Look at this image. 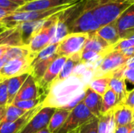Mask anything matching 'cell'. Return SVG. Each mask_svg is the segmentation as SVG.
Returning a JSON list of instances; mask_svg holds the SVG:
<instances>
[{
    "mask_svg": "<svg viewBox=\"0 0 134 133\" xmlns=\"http://www.w3.org/2000/svg\"><path fill=\"white\" fill-rule=\"evenodd\" d=\"M87 85L88 83L82 75L72 74L67 79L52 85L43 105L56 108L64 107L84 92Z\"/></svg>",
    "mask_w": 134,
    "mask_h": 133,
    "instance_id": "6da1fadb",
    "label": "cell"
},
{
    "mask_svg": "<svg viewBox=\"0 0 134 133\" xmlns=\"http://www.w3.org/2000/svg\"><path fill=\"white\" fill-rule=\"evenodd\" d=\"M134 0H95L93 14L100 27L115 22L130 6Z\"/></svg>",
    "mask_w": 134,
    "mask_h": 133,
    "instance_id": "7a4b0ae2",
    "label": "cell"
},
{
    "mask_svg": "<svg viewBox=\"0 0 134 133\" xmlns=\"http://www.w3.org/2000/svg\"><path fill=\"white\" fill-rule=\"evenodd\" d=\"M94 5L95 0H84L82 2L80 11L68 22L69 34H91L100 27L93 14Z\"/></svg>",
    "mask_w": 134,
    "mask_h": 133,
    "instance_id": "3957f363",
    "label": "cell"
},
{
    "mask_svg": "<svg viewBox=\"0 0 134 133\" xmlns=\"http://www.w3.org/2000/svg\"><path fill=\"white\" fill-rule=\"evenodd\" d=\"M61 13H56L46 19L41 28L31 39L27 47L32 60L40 51L51 44Z\"/></svg>",
    "mask_w": 134,
    "mask_h": 133,
    "instance_id": "277c9868",
    "label": "cell"
},
{
    "mask_svg": "<svg viewBox=\"0 0 134 133\" xmlns=\"http://www.w3.org/2000/svg\"><path fill=\"white\" fill-rule=\"evenodd\" d=\"M77 3H79V2H77ZM77 3L59 6V7L54 8L52 9H49V10L14 12L9 16H6L5 18L2 20L0 21V23L7 29L13 28L23 23L46 20L48 17H49L56 13H60V12H63V11L68 9V8L76 5Z\"/></svg>",
    "mask_w": 134,
    "mask_h": 133,
    "instance_id": "5b68a950",
    "label": "cell"
},
{
    "mask_svg": "<svg viewBox=\"0 0 134 133\" xmlns=\"http://www.w3.org/2000/svg\"><path fill=\"white\" fill-rule=\"evenodd\" d=\"M128 60L129 57L120 51H110L97 61V65L93 69V78L102 77L113 73L122 67Z\"/></svg>",
    "mask_w": 134,
    "mask_h": 133,
    "instance_id": "8992f818",
    "label": "cell"
},
{
    "mask_svg": "<svg viewBox=\"0 0 134 133\" xmlns=\"http://www.w3.org/2000/svg\"><path fill=\"white\" fill-rule=\"evenodd\" d=\"M96 118L82 101L70 113L68 118L56 133H73L79 127Z\"/></svg>",
    "mask_w": 134,
    "mask_h": 133,
    "instance_id": "52a82bcc",
    "label": "cell"
},
{
    "mask_svg": "<svg viewBox=\"0 0 134 133\" xmlns=\"http://www.w3.org/2000/svg\"><path fill=\"white\" fill-rule=\"evenodd\" d=\"M89 34L71 33L59 42L57 50L58 56L69 57L82 50Z\"/></svg>",
    "mask_w": 134,
    "mask_h": 133,
    "instance_id": "ba28073f",
    "label": "cell"
},
{
    "mask_svg": "<svg viewBox=\"0 0 134 133\" xmlns=\"http://www.w3.org/2000/svg\"><path fill=\"white\" fill-rule=\"evenodd\" d=\"M67 59L68 57L65 56H57L50 63L42 79L37 83L40 96H42L45 99L46 98L49 92L50 88L60 74Z\"/></svg>",
    "mask_w": 134,
    "mask_h": 133,
    "instance_id": "9c48e42d",
    "label": "cell"
},
{
    "mask_svg": "<svg viewBox=\"0 0 134 133\" xmlns=\"http://www.w3.org/2000/svg\"><path fill=\"white\" fill-rule=\"evenodd\" d=\"M56 110V107L43 105L19 133H36L47 128Z\"/></svg>",
    "mask_w": 134,
    "mask_h": 133,
    "instance_id": "30bf717a",
    "label": "cell"
},
{
    "mask_svg": "<svg viewBox=\"0 0 134 133\" xmlns=\"http://www.w3.org/2000/svg\"><path fill=\"white\" fill-rule=\"evenodd\" d=\"M32 58L31 56L14 58L6 62L0 69V78L2 81L21 75L30 70Z\"/></svg>",
    "mask_w": 134,
    "mask_h": 133,
    "instance_id": "8fae6325",
    "label": "cell"
},
{
    "mask_svg": "<svg viewBox=\"0 0 134 133\" xmlns=\"http://www.w3.org/2000/svg\"><path fill=\"white\" fill-rule=\"evenodd\" d=\"M82 0H32L20 6L16 12L49 10L59 6L75 4Z\"/></svg>",
    "mask_w": 134,
    "mask_h": 133,
    "instance_id": "7c38bea8",
    "label": "cell"
},
{
    "mask_svg": "<svg viewBox=\"0 0 134 133\" xmlns=\"http://www.w3.org/2000/svg\"><path fill=\"white\" fill-rule=\"evenodd\" d=\"M43 107V103L38 107L27 111L22 117L13 122L0 123V133H19L31 118Z\"/></svg>",
    "mask_w": 134,
    "mask_h": 133,
    "instance_id": "4fadbf2b",
    "label": "cell"
},
{
    "mask_svg": "<svg viewBox=\"0 0 134 133\" xmlns=\"http://www.w3.org/2000/svg\"><path fill=\"white\" fill-rule=\"evenodd\" d=\"M38 97H40V94L38 92L37 83L35 82L33 76L29 74L27 79L22 85L20 89L17 92L13 103L23 100H35Z\"/></svg>",
    "mask_w": 134,
    "mask_h": 133,
    "instance_id": "5bb4252c",
    "label": "cell"
},
{
    "mask_svg": "<svg viewBox=\"0 0 134 133\" xmlns=\"http://www.w3.org/2000/svg\"><path fill=\"white\" fill-rule=\"evenodd\" d=\"M85 51H93L103 56V57L111 51V45L98 36L95 32L89 34L88 39L86 40L85 45L82 49Z\"/></svg>",
    "mask_w": 134,
    "mask_h": 133,
    "instance_id": "9a60e30c",
    "label": "cell"
},
{
    "mask_svg": "<svg viewBox=\"0 0 134 133\" xmlns=\"http://www.w3.org/2000/svg\"><path fill=\"white\" fill-rule=\"evenodd\" d=\"M86 107L96 118H99L101 115L102 108V96L94 92L89 85L86 87L85 97L82 100Z\"/></svg>",
    "mask_w": 134,
    "mask_h": 133,
    "instance_id": "2e32d148",
    "label": "cell"
},
{
    "mask_svg": "<svg viewBox=\"0 0 134 133\" xmlns=\"http://www.w3.org/2000/svg\"><path fill=\"white\" fill-rule=\"evenodd\" d=\"M112 116L115 127L126 126L133 122V110L122 103H119L112 110Z\"/></svg>",
    "mask_w": 134,
    "mask_h": 133,
    "instance_id": "e0dca14e",
    "label": "cell"
},
{
    "mask_svg": "<svg viewBox=\"0 0 134 133\" xmlns=\"http://www.w3.org/2000/svg\"><path fill=\"white\" fill-rule=\"evenodd\" d=\"M120 38L134 30V5L126 9L115 21Z\"/></svg>",
    "mask_w": 134,
    "mask_h": 133,
    "instance_id": "ac0fdd59",
    "label": "cell"
},
{
    "mask_svg": "<svg viewBox=\"0 0 134 133\" xmlns=\"http://www.w3.org/2000/svg\"><path fill=\"white\" fill-rule=\"evenodd\" d=\"M27 46L24 45L19 27L13 28H8L0 33V46Z\"/></svg>",
    "mask_w": 134,
    "mask_h": 133,
    "instance_id": "d6986e66",
    "label": "cell"
},
{
    "mask_svg": "<svg viewBox=\"0 0 134 133\" xmlns=\"http://www.w3.org/2000/svg\"><path fill=\"white\" fill-rule=\"evenodd\" d=\"M80 60H81V52L77 53L68 57L65 63L64 64V66L62 67V70H61L60 74L58 75V77L57 78V79L55 80L53 84L60 82L61 81H64V80L67 79L68 78H69L71 75H72L75 70L79 65H81Z\"/></svg>",
    "mask_w": 134,
    "mask_h": 133,
    "instance_id": "ffe728a7",
    "label": "cell"
},
{
    "mask_svg": "<svg viewBox=\"0 0 134 133\" xmlns=\"http://www.w3.org/2000/svg\"><path fill=\"white\" fill-rule=\"evenodd\" d=\"M44 21L45 20H41L31 22H26L18 25L21 34L22 42L24 45L27 46L31 39L34 37V35L38 31V30L42 26Z\"/></svg>",
    "mask_w": 134,
    "mask_h": 133,
    "instance_id": "44dd1931",
    "label": "cell"
},
{
    "mask_svg": "<svg viewBox=\"0 0 134 133\" xmlns=\"http://www.w3.org/2000/svg\"><path fill=\"white\" fill-rule=\"evenodd\" d=\"M96 33L102 39L107 42L111 45V47L116 44L121 39L115 21L100 27L96 31Z\"/></svg>",
    "mask_w": 134,
    "mask_h": 133,
    "instance_id": "7402d4cb",
    "label": "cell"
},
{
    "mask_svg": "<svg viewBox=\"0 0 134 133\" xmlns=\"http://www.w3.org/2000/svg\"><path fill=\"white\" fill-rule=\"evenodd\" d=\"M111 78L109 83V88L117 95L119 103H122L128 93L126 80L122 75L111 73Z\"/></svg>",
    "mask_w": 134,
    "mask_h": 133,
    "instance_id": "603a6c76",
    "label": "cell"
},
{
    "mask_svg": "<svg viewBox=\"0 0 134 133\" xmlns=\"http://www.w3.org/2000/svg\"><path fill=\"white\" fill-rule=\"evenodd\" d=\"M57 56H58L57 55H55L53 56H51V57L45 59V60H39V61L31 62V63L29 74H31L33 76V78H34L36 83L39 82V81L43 77L44 74L46 73V71L48 69L49 66L50 65V63Z\"/></svg>",
    "mask_w": 134,
    "mask_h": 133,
    "instance_id": "cb8c5ba5",
    "label": "cell"
},
{
    "mask_svg": "<svg viewBox=\"0 0 134 133\" xmlns=\"http://www.w3.org/2000/svg\"><path fill=\"white\" fill-rule=\"evenodd\" d=\"M29 73H24L21 75L13 77L7 79V90H8V103L7 105L12 104L17 92L20 89L22 85L27 79Z\"/></svg>",
    "mask_w": 134,
    "mask_h": 133,
    "instance_id": "d4e9b609",
    "label": "cell"
},
{
    "mask_svg": "<svg viewBox=\"0 0 134 133\" xmlns=\"http://www.w3.org/2000/svg\"><path fill=\"white\" fill-rule=\"evenodd\" d=\"M31 56L30 51L27 46H13L9 47V49L5 53V54L0 59V69L3 65L9 60L14 58L27 57Z\"/></svg>",
    "mask_w": 134,
    "mask_h": 133,
    "instance_id": "484cf974",
    "label": "cell"
},
{
    "mask_svg": "<svg viewBox=\"0 0 134 133\" xmlns=\"http://www.w3.org/2000/svg\"><path fill=\"white\" fill-rule=\"evenodd\" d=\"M71 111L61 108H57L53 114L49 123L48 125V129L51 133H56L58 129L62 126L64 122L67 120Z\"/></svg>",
    "mask_w": 134,
    "mask_h": 133,
    "instance_id": "4316f807",
    "label": "cell"
},
{
    "mask_svg": "<svg viewBox=\"0 0 134 133\" xmlns=\"http://www.w3.org/2000/svg\"><path fill=\"white\" fill-rule=\"evenodd\" d=\"M111 78V74L104 75L102 77L92 78L90 81L88 85L90 87L94 92L100 95L101 96L106 92V91L109 89V83Z\"/></svg>",
    "mask_w": 134,
    "mask_h": 133,
    "instance_id": "83f0119b",
    "label": "cell"
},
{
    "mask_svg": "<svg viewBox=\"0 0 134 133\" xmlns=\"http://www.w3.org/2000/svg\"><path fill=\"white\" fill-rule=\"evenodd\" d=\"M119 103L117 95L109 88L102 96L101 115L111 111Z\"/></svg>",
    "mask_w": 134,
    "mask_h": 133,
    "instance_id": "f1b7e54d",
    "label": "cell"
},
{
    "mask_svg": "<svg viewBox=\"0 0 134 133\" xmlns=\"http://www.w3.org/2000/svg\"><path fill=\"white\" fill-rule=\"evenodd\" d=\"M26 112L27 111L18 108L13 103L7 105L6 109H5V114L2 119L1 123L13 122L17 120L18 118H20V117H22Z\"/></svg>",
    "mask_w": 134,
    "mask_h": 133,
    "instance_id": "f546056e",
    "label": "cell"
},
{
    "mask_svg": "<svg viewBox=\"0 0 134 133\" xmlns=\"http://www.w3.org/2000/svg\"><path fill=\"white\" fill-rule=\"evenodd\" d=\"M46 99L42 96H40L37 99L35 100H23V101H19V102H15L13 103V105L17 107L18 108L24 110L25 111H28L30 110H32L33 108L38 107L39 104L44 102Z\"/></svg>",
    "mask_w": 134,
    "mask_h": 133,
    "instance_id": "4dcf8cb0",
    "label": "cell"
},
{
    "mask_svg": "<svg viewBox=\"0 0 134 133\" xmlns=\"http://www.w3.org/2000/svg\"><path fill=\"white\" fill-rule=\"evenodd\" d=\"M101 58H103V56L100 54H98L97 53H94L93 51H81V65H86L90 64L92 63H97L98 60H100Z\"/></svg>",
    "mask_w": 134,
    "mask_h": 133,
    "instance_id": "1f68e13d",
    "label": "cell"
},
{
    "mask_svg": "<svg viewBox=\"0 0 134 133\" xmlns=\"http://www.w3.org/2000/svg\"><path fill=\"white\" fill-rule=\"evenodd\" d=\"M99 118H94L79 127L73 133H98Z\"/></svg>",
    "mask_w": 134,
    "mask_h": 133,
    "instance_id": "d6a6232c",
    "label": "cell"
},
{
    "mask_svg": "<svg viewBox=\"0 0 134 133\" xmlns=\"http://www.w3.org/2000/svg\"><path fill=\"white\" fill-rule=\"evenodd\" d=\"M112 111L99 117L98 133H108V123L111 116Z\"/></svg>",
    "mask_w": 134,
    "mask_h": 133,
    "instance_id": "836d02e7",
    "label": "cell"
},
{
    "mask_svg": "<svg viewBox=\"0 0 134 133\" xmlns=\"http://www.w3.org/2000/svg\"><path fill=\"white\" fill-rule=\"evenodd\" d=\"M8 103V90L7 79L0 82V107L7 106Z\"/></svg>",
    "mask_w": 134,
    "mask_h": 133,
    "instance_id": "e575fe53",
    "label": "cell"
},
{
    "mask_svg": "<svg viewBox=\"0 0 134 133\" xmlns=\"http://www.w3.org/2000/svg\"><path fill=\"white\" fill-rule=\"evenodd\" d=\"M20 6H21L20 4H18L17 2L13 0H0V8L5 9L9 11L16 12V9Z\"/></svg>",
    "mask_w": 134,
    "mask_h": 133,
    "instance_id": "d590c367",
    "label": "cell"
},
{
    "mask_svg": "<svg viewBox=\"0 0 134 133\" xmlns=\"http://www.w3.org/2000/svg\"><path fill=\"white\" fill-rule=\"evenodd\" d=\"M121 71H122V76L126 81H128L130 83L134 85V68H123L122 67H120Z\"/></svg>",
    "mask_w": 134,
    "mask_h": 133,
    "instance_id": "8d00e7d4",
    "label": "cell"
},
{
    "mask_svg": "<svg viewBox=\"0 0 134 133\" xmlns=\"http://www.w3.org/2000/svg\"><path fill=\"white\" fill-rule=\"evenodd\" d=\"M126 106H127L128 107L133 109L134 107V89L133 90L128 92L126 97L125 98V100H123L122 103H121Z\"/></svg>",
    "mask_w": 134,
    "mask_h": 133,
    "instance_id": "74e56055",
    "label": "cell"
},
{
    "mask_svg": "<svg viewBox=\"0 0 134 133\" xmlns=\"http://www.w3.org/2000/svg\"><path fill=\"white\" fill-rule=\"evenodd\" d=\"M134 122H133L131 124L126 125V126H122V127H115V133H129L130 130L133 127Z\"/></svg>",
    "mask_w": 134,
    "mask_h": 133,
    "instance_id": "f35d334b",
    "label": "cell"
},
{
    "mask_svg": "<svg viewBox=\"0 0 134 133\" xmlns=\"http://www.w3.org/2000/svg\"><path fill=\"white\" fill-rule=\"evenodd\" d=\"M13 13H14V12L7 10V9H2V8H0V21L2 20H3L4 18H5L6 16H9V15H11Z\"/></svg>",
    "mask_w": 134,
    "mask_h": 133,
    "instance_id": "ab89813d",
    "label": "cell"
},
{
    "mask_svg": "<svg viewBox=\"0 0 134 133\" xmlns=\"http://www.w3.org/2000/svg\"><path fill=\"white\" fill-rule=\"evenodd\" d=\"M123 68L126 69V68H134V56L129 58V60H127V62L122 66Z\"/></svg>",
    "mask_w": 134,
    "mask_h": 133,
    "instance_id": "60d3db41",
    "label": "cell"
},
{
    "mask_svg": "<svg viewBox=\"0 0 134 133\" xmlns=\"http://www.w3.org/2000/svg\"><path fill=\"white\" fill-rule=\"evenodd\" d=\"M5 109H6V106L0 107V123H1V121L2 119V118L4 117V115L5 114Z\"/></svg>",
    "mask_w": 134,
    "mask_h": 133,
    "instance_id": "b9f144b4",
    "label": "cell"
},
{
    "mask_svg": "<svg viewBox=\"0 0 134 133\" xmlns=\"http://www.w3.org/2000/svg\"><path fill=\"white\" fill-rule=\"evenodd\" d=\"M16 2H17L18 4H20V5H23L24 4H25L26 2H30V1H32V0H13Z\"/></svg>",
    "mask_w": 134,
    "mask_h": 133,
    "instance_id": "7bdbcfd3",
    "label": "cell"
},
{
    "mask_svg": "<svg viewBox=\"0 0 134 133\" xmlns=\"http://www.w3.org/2000/svg\"><path fill=\"white\" fill-rule=\"evenodd\" d=\"M36 133H51L49 132V130L48 129V128H46V129H42V130H41V131H39V132H38Z\"/></svg>",
    "mask_w": 134,
    "mask_h": 133,
    "instance_id": "ee69618b",
    "label": "cell"
},
{
    "mask_svg": "<svg viewBox=\"0 0 134 133\" xmlns=\"http://www.w3.org/2000/svg\"><path fill=\"white\" fill-rule=\"evenodd\" d=\"M7 28H5L1 23H0V33H2V31H4L5 30H6Z\"/></svg>",
    "mask_w": 134,
    "mask_h": 133,
    "instance_id": "f6af8a7d",
    "label": "cell"
},
{
    "mask_svg": "<svg viewBox=\"0 0 134 133\" xmlns=\"http://www.w3.org/2000/svg\"><path fill=\"white\" fill-rule=\"evenodd\" d=\"M134 122V121H133ZM129 133H134V125H133V127L130 130V132H129Z\"/></svg>",
    "mask_w": 134,
    "mask_h": 133,
    "instance_id": "bcb514c9",
    "label": "cell"
},
{
    "mask_svg": "<svg viewBox=\"0 0 134 133\" xmlns=\"http://www.w3.org/2000/svg\"><path fill=\"white\" fill-rule=\"evenodd\" d=\"M133 110V121H134V107L132 109Z\"/></svg>",
    "mask_w": 134,
    "mask_h": 133,
    "instance_id": "7dc6e473",
    "label": "cell"
},
{
    "mask_svg": "<svg viewBox=\"0 0 134 133\" xmlns=\"http://www.w3.org/2000/svg\"><path fill=\"white\" fill-rule=\"evenodd\" d=\"M2 82V79H1V78H0V82Z\"/></svg>",
    "mask_w": 134,
    "mask_h": 133,
    "instance_id": "c3c4849f",
    "label": "cell"
}]
</instances>
